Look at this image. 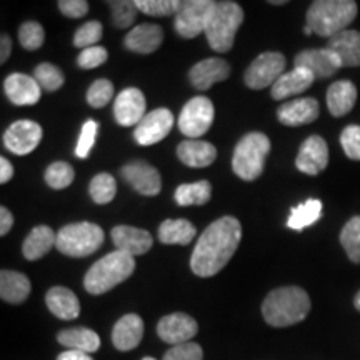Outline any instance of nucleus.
I'll return each mask as SVG.
<instances>
[{
  "instance_id": "1",
  "label": "nucleus",
  "mask_w": 360,
  "mask_h": 360,
  "mask_svg": "<svg viewBox=\"0 0 360 360\" xmlns=\"http://www.w3.org/2000/svg\"><path fill=\"white\" fill-rule=\"evenodd\" d=\"M242 238L236 217H222L205 229L191 257V269L199 277H214L233 257Z\"/></svg>"
},
{
  "instance_id": "2",
  "label": "nucleus",
  "mask_w": 360,
  "mask_h": 360,
  "mask_svg": "<svg viewBox=\"0 0 360 360\" xmlns=\"http://www.w3.org/2000/svg\"><path fill=\"white\" fill-rule=\"evenodd\" d=\"M310 312L309 294L300 287H281L265 297L262 315L272 327H289L302 322Z\"/></svg>"
},
{
  "instance_id": "3",
  "label": "nucleus",
  "mask_w": 360,
  "mask_h": 360,
  "mask_svg": "<svg viewBox=\"0 0 360 360\" xmlns=\"http://www.w3.org/2000/svg\"><path fill=\"white\" fill-rule=\"evenodd\" d=\"M135 270V260L132 255L125 252L114 250L107 254L105 257L97 260L87 270L84 277V287L89 294L102 295L105 292L122 283L132 276Z\"/></svg>"
},
{
  "instance_id": "4",
  "label": "nucleus",
  "mask_w": 360,
  "mask_h": 360,
  "mask_svg": "<svg viewBox=\"0 0 360 360\" xmlns=\"http://www.w3.org/2000/svg\"><path fill=\"white\" fill-rule=\"evenodd\" d=\"M357 17V4L352 0H317L307 11V25L321 37H335Z\"/></svg>"
},
{
  "instance_id": "5",
  "label": "nucleus",
  "mask_w": 360,
  "mask_h": 360,
  "mask_svg": "<svg viewBox=\"0 0 360 360\" xmlns=\"http://www.w3.org/2000/svg\"><path fill=\"white\" fill-rule=\"evenodd\" d=\"M242 22H244V11L237 2H229V0L215 2L205 30L207 42L215 52H229Z\"/></svg>"
},
{
  "instance_id": "6",
  "label": "nucleus",
  "mask_w": 360,
  "mask_h": 360,
  "mask_svg": "<svg viewBox=\"0 0 360 360\" xmlns=\"http://www.w3.org/2000/svg\"><path fill=\"white\" fill-rule=\"evenodd\" d=\"M270 152V141L262 132L244 135L237 143L232 157V170L237 177L247 182L259 179L264 172V164Z\"/></svg>"
},
{
  "instance_id": "7",
  "label": "nucleus",
  "mask_w": 360,
  "mask_h": 360,
  "mask_svg": "<svg viewBox=\"0 0 360 360\" xmlns=\"http://www.w3.org/2000/svg\"><path fill=\"white\" fill-rule=\"evenodd\" d=\"M103 244V231L97 224H69L57 232V250L69 257H87Z\"/></svg>"
},
{
  "instance_id": "8",
  "label": "nucleus",
  "mask_w": 360,
  "mask_h": 360,
  "mask_svg": "<svg viewBox=\"0 0 360 360\" xmlns=\"http://www.w3.org/2000/svg\"><path fill=\"white\" fill-rule=\"evenodd\" d=\"M214 103L207 97H193L184 105L179 117V129L188 139H199L209 132L214 122Z\"/></svg>"
},
{
  "instance_id": "9",
  "label": "nucleus",
  "mask_w": 360,
  "mask_h": 360,
  "mask_svg": "<svg viewBox=\"0 0 360 360\" xmlns=\"http://www.w3.org/2000/svg\"><path fill=\"white\" fill-rule=\"evenodd\" d=\"M215 2L212 0H188L184 2L177 15H175V32L184 39H195L205 34L210 13Z\"/></svg>"
},
{
  "instance_id": "10",
  "label": "nucleus",
  "mask_w": 360,
  "mask_h": 360,
  "mask_svg": "<svg viewBox=\"0 0 360 360\" xmlns=\"http://www.w3.org/2000/svg\"><path fill=\"white\" fill-rule=\"evenodd\" d=\"M285 57L278 52H264L245 70L244 80L252 90L270 87L285 74Z\"/></svg>"
},
{
  "instance_id": "11",
  "label": "nucleus",
  "mask_w": 360,
  "mask_h": 360,
  "mask_svg": "<svg viewBox=\"0 0 360 360\" xmlns=\"http://www.w3.org/2000/svg\"><path fill=\"white\" fill-rule=\"evenodd\" d=\"M42 141V127L34 120H17L4 134V146L15 155L34 152Z\"/></svg>"
},
{
  "instance_id": "12",
  "label": "nucleus",
  "mask_w": 360,
  "mask_h": 360,
  "mask_svg": "<svg viewBox=\"0 0 360 360\" xmlns=\"http://www.w3.org/2000/svg\"><path fill=\"white\" fill-rule=\"evenodd\" d=\"M174 127V115L169 109H155L146 114L134 130L139 146H154L167 137Z\"/></svg>"
},
{
  "instance_id": "13",
  "label": "nucleus",
  "mask_w": 360,
  "mask_h": 360,
  "mask_svg": "<svg viewBox=\"0 0 360 360\" xmlns=\"http://www.w3.org/2000/svg\"><path fill=\"white\" fill-rule=\"evenodd\" d=\"M120 175L135 192L141 195H157L162 188V179L160 174L157 172L155 167L143 160H134L125 164L120 169Z\"/></svg>"
},
{
  "instance_id": "14",
  "label": "nucleus",
  "mask_w": 360,
  "mask_h": 360,
  "mask_svg": "<svg viewBox=\"0 0 360 360\" xmlns=\"http://www.w3.org/2000/svg\"><path fill=\"white\" fill-rule=\"evenodd\" d=\"M146 96L139 89L129 87L122 90L115 98L114 117L120 127H137L146 117Z\"/></svg>"
},
{
  "instance_id": "15",
  "label": "nucleus",
  "mask_w": 360,
  "mask_h": 360,
  "mask_svg": "<svg viewBox=\"0 0 360 360\" xmlns=\"http://www.w3.org/2000/svg\"><path fill=\"white\" fill-rule=\"evenodd\" d=\"M197 332H199V326H197L195 319L182 312L165 315L157 326V335L160 337V340L172 345L187 344L197 335Z\"/></svg>"
},
{
  "instance_id": "16",
  "label": "nucleus",
  "mask_w": 360,
  "mask_h": 360,
  "mask_svg": "<svg viewBox=\"0 0 360 360\" xmlns=\"http://www.w3.org/2000/svg\"><path fill=\"white\" fill-rule=\"evenodd\" d=\"M295 67L309 70L315 79L332 77L337 70L342 69L340 58L330 49H314L297 53Z\"/></svg>"
},
{
  "instance_id": "17",
  "label": "nucleus",
  "mask_w": 360,
  "mask_h": 360,
  "mask_svg": "<svg viewBox=\"0 0 360 360\" xmlns=\"http://www.w3.org/2000/svg\"><path fill=\"white\" fill-rule=\"evenodd\" d=\"M328 164V147L321 135H312L300 146L295 165L302 174L317 175Z\"/></svg>"
},
{
  "instance_id": "18",
  "label": "nucleus",
  "mask_w": 360,
  "mask_h": 360,
  "mask_svg": "<svg viewBox=\"0 0 360 360\" xmlns=\"http://www.w3.org/2000/svg\"><path fill=\"white\" fill-rule=\"evenodd\" d=\"M231 75V65L222 58L210 57L197 62L188 72L191 84L199 90H209L214 84L222 82Z\"/></svg>"
},
{
  "instance_id": "19",
  "label": "nucleus",
  "mask_w": 360,
  "mask_h": 360,
  "mask_svg": "<svg viewBox=\"0 0 360 360\" xmlns=\"http://www.w3.org/2000/svg\"><path fill=\"white\" fill-rule=\"evenodd\" d=\"M112 240H114L117 250L125 252L132 257L146 254L154 244L152 236L147 231L130 227V225H117L112 229Z\"/></svg>"
},
{
  "instance_id": "20",
  "label": "nucleus",
  "mask_w": 360,
  "mask_h": 360,
  "mask_svg": "<svg viewBox=\"0 0 360 360\" xmlns=\"http://www.w3.org/2000/svg\"><path fill=\"white\" fill-rule=\"evenodd\" d=\"M319 102L312 97L297 98V101L285 102L278 107L277 117L281 124L289 125V127H297V125L312 124L314 120L319 119Z\"/></svg>"
},
{
  "instance_id": "21",
  "label": "nucleus",
  "mask_w": 360,
  "mask_h": 360,
  "mask_svg": "<svg viewBox=\"0 0 360 360\" xmlns=\"http://www.w3.org/2000/svg\"><path fill=\"white\" fill-rule=\"evenodd\" d=\"M8 101L15 105H35L40 101L42 89L34 77L25 74H11L4 82Z\"/></svg>"
},
{
  "instance_id": "22",
  "label": "nucleus",
  "mask_w": 360,
  "mask_h": 360,
  "mask_svg": "<svg viewBox=\"0 0 360 360\" xmlns=\"http://www.w3.org/2000/svg\"><path fill=\"white\" fill-rule=\"evenodd\" d=\"M143 337V321L137 314H127L120 317L112 330L114 347L120 352H127L141 344Z\"/></svg>"
},
{
  "instance_id": "23",
  "label": "nucleus",
  "mask_w": 360,
  "mask_h": 360,
  "mask_svg": "<svg viewBox=\"0 0 360 360\" xmlns=\"http://www.w3.org/2000/svg\"><path fill=\"white\" fill-rule=\"evenodd\" d=\"M164 30L155 24H141L134 27L124 40L125 49L137 53H152L162 45Z\"/></svg>"
},
{
  "instance_id": "24",
  "label": "nucleus",
  "mask_w": 360,
  "mask_h": 360,
  "mask_svg": "<svg viewBox=\"0 0 360 360\" xmlns=\"http://www.w3.org/2000/svg\"><path fill=\"white\" fill-rule=\"evenodd\" d=\"M314 80L315 77L309 70L294 67L272 85V97L276 101H283V98H289L292 96H299L314 84Z\"/></svg>"
},
{
  "instance_id": "25",
  "label": "nucleus",
  "mask_w": 360,
  "mask_h": 360,
  "mask_svg": "<svg viewBox=\"0 0 360 360\" xmlns=\"http://www.w3.org/2000/svg\"><path fill=\"white\" fill-rule=\"evenodd\" d=\"M177 155L187 167L202 169L214 164L217 159V148L204 141H184L177 147Z\"/></svg>"
},
{
  "instance_id": "26",
  "label": "nucleus",
  "mask_w": 360,
  "mask_h": 360,
  "mask_svg": "<svg viewBox=\"0 0 360 360\" xmlns=\"http://www.w3.org/2000/svg\"><path fill=\"white\" fill-rule=\"evenodd\" d=\"M327 49H330L340 58L342 67H360V32L344 30L335 37L328 39Z\"/></svg>"
},
{
  "instance_id": "27",
  "label": "nucleus",
  "mask_w": 360,
  "mask_h": 360,
  "mask_svg": "<svg viewBox=\"0 0 360 360\" xmlns=\"http://www.w3.org/2000/svg\"><path fill=\"white\" fill-rule=\"evenodd\" d=\"M45 302L51 312L60 321H74L80 314L77 295L67 287H52L45 295Z\"/></svg>"
},
{
  "instance_id": "28",
  "label": "nucleus",
  "mask_w": 360,
  "mask_h": 360,
  "mask_svg": "<svg viewBox=\"0 0 360 360\" xmlns=\"http://www.w3.org/2000/svg\"><path fill=\"white\" fill-rule=\"evenodd\" d=\"M57 245V233L47 225H37L30 231L22 245V254L27 260H39Z\"/></svg>"
},
{
  "instance_id": "29",
  "label": "nucleus",
  "mask_w": 360,
  "mask_h": 360,
  "mask_svg": "<svg viewBox=\"0 0 360 360\" xmlns=\"http://www.w3.org/2000/svg\"><path fill=\"white\" fill-rule=\"evenodd\" d=\"M357 89L350 80H339L327 90V107L334 117H344L354 109Z\"/></svg>"
},
{
  "instance_id": "30",
  "label": "nucleus",
  "mask_w": 360,
  "mask_h": 360,
  "mask_svg": "<svg viewBox=\"0 0 360 360\" xmlns=\"http://www.w3.org/2000/svg\"><path fill=\"white\" fill-rule=\"evenodd\" d=\"M29 277L20 272H13V270H2L0 272V297L4 302L8 304H22L25 302L27 297L30 295Z\"/></svg>"
},
{
  "instance_id": "31",
  "label": "nucleus",
  "mask_w": 360,
  "mask_h": 360,
  "mask_svg": "<svg viewBox=\"0 0 360 360\" xmlns=\"http://www.w3.org/2000/svg\"><path fill=\"white\" fill-rule=\"evenodd\" d=\"M57 340L69 350H79V352L94 354L101 349V337L87 327L65 328L57 334Z\"/></svg>"
},
{
  "instance_id": "32",
  "label": "nucleus",
  "mask_w": 360,
  "mask_h": 360,
  "mask_svg": "<svg viewBox=\"0 0 360 360\" xmlns=\"http://www.w3.org/2000/svg\"><path fill=\"white\" fill-rule=\"evenodd\" d=\"M195 225L186 219H167L159 227V240L167 245H187L195 237Z\"/></svg>"
},
{
  "instance_id": "33",
  "label": "nucleus",
  "mask_w": 360,
  "mask_h": 360,
  "mask_svg": "<svg viewBox=\"0 0 360 360\" xmlns=\"http://www.w3.org/2000/svg\"><path fill=\"white\" fill-rule=\"evenodd\" d=\"M322 215V202L317 199H309L304 204L294 207L290 210L289 220H287V227L292 231H304L309 225H312L321 219Z\"/></svg>"
},
{
  "instance_id": "34",
  "label": "nucleus",
  "mask_w": 360,
  "mask_h": 360,
  "mask_svg": "<svg viewBox=\"0 0 360 360\" xmlns=\"http://www.w3.org/2000/svg\"><path fill=\"white\" fill-rule=\"evenodd\" d=\"M210 197H212V187L207 180H200L195 184H182L175 191V202L180 207L205 205Z\"/></svg>"
},
{
  "instance_id": "35",
  "label": "nucleus",
  "mask_w": 360,
  "mask_h": 360,
  "mask_svg": "<svg viewBox=\"0 0 360 360\" xmlns=\"http://www.w3.org/2000/svg\"><path fill=\"white\" fill-rule=\"evenodd\" d=\"M89 193L96 204L98 205L109 204V202L114 200L117 193V184L114 177L107 172L97 174L96 177L92 179V182H90Z\"/></svg>"
},
{
  "instance_id": "36",
  "label": "nucleus",
  "mask_w": 360,
  "mask_h": 360,
  "mask_svg": "<svg viewBox=\"0 0 360 360\" xmlns=\"http://www.w3.org/2000/svg\"><path fill=\"white\" fill-rule=\"evenodd\" d=\"M340 244L355 264H360V217H352L340 232Z\"/></svg>"
},
{
  "instance_id": "37",
  "label": "nucleus",
  "mask_w": 360,
  "mask_h": 360,
  "mask_svg": "<svg viewBox=\"0 0 360 360\" xmlns=\"http://www.w3.org/2000/svg\"><path fill=\"white\" fill-rule=\"evenodd\" d=\"M75 172L74 167L67 162H53L45 170V182L49 187L56 188V191H62V188L69 187L74 182Z\"/></svg>"
},
{
  "instance_id": "38",
  "label": "nucleus",
  "mask_w": 360,
  "mask_h": 360,
  "mask_svg": "<svg viewBox=\"0 0 360 360\" xmlns=\"http://www.w3.org/2000/svg\"><path fill=\"white\" fill-rule=\"evenodd\" d=\"M34 79L37 80L40 89L47 90V92H56L64 85V74L60 69L49 62L37 65V69L34 70Z\"/></svg>"
},
{
  "instance_id": "39",
  "label": "nucleus",
  "mask_w": 360,
  "mask_h": 360,
  "mask_svg": "<svg viewBox=\"0 0 360 360\" xmlns=\"http://www.w3.org/2000/svg\"><path fill=\"white\" fill-rule=\"evenodd\" d=\"M137 8L147 15L152 17H167L175 13L177 15L184 2L180 0H137L135 2Z\"/></svg>"
},
{
  "instance_id": "40",
  "label": "nucleus",
  "mask_w": 360,
  "mask_h": 360,
  "mask_svg": "<svg viewBox=\"0 0 360 360\" xmlns=\"http://www.w3.org/2000/svg\"><path fill=\"white\" fill-rule=\"evenodd\" d=\"M109 6L112 11V24L117 29H127V27L134 24L139 12L135 2H130V0H115V2H109Z\"/></svg>"
},
{
  "instance_id": "41",
  "label": "nucleus",
  "mask_w": 360,
  "mask_h": 360,
  "mask_svg": "<svg viewBox=\"0 0 360 360\" xmlns=\"http://www.w3.org/2000/svg\"><path fill=\"white\" fill-rule=\"evenodd\" d=\"M19 40L25 51H37V49L42 47L45 40L44 27L35 20L25 22L19 29Z\"/></svg>"
},
{
  "instance_id": "42",
  "label": "nucleus",
  "mask_w": 360,
  "mask_h": 360,
  "mask_svg": "<svg viewBox=\"0 0 360 360\" xmlns=\"http://www.w3.org/2000/svg\"><path fill=\"white\" fill-rule=\"evenodd\" d=\"M112 97H114V85L107 79L96 80L87 90V102L94 109L105 107L112 101Z\"/></svg>"
},
{
  "instance_id": "43",
  "label": "nucleus",
  "mask_w": 360,
  "mask_h": 360,
  "mask_svg": "<svg viewBox=\"0 0 360 360\" xmlns=\"http://www.w3.org/2000/svg\"><path fill=\"white\" fill-rule=\"evenodd\" d=\"M102 32H103V27L101 22L90 20V22H87V24H84L82 27H80L77 32H75L74 45L75 47H80L82 51L89 47H96V44L102 39V35H103Z\"/></svg>"
},
{
  "instance_id": "44",
  "label": "nucleus",
  "mask_w": 360,
  "mask_h": 360,
  "mask_svg": "<svg viewBox=\"0 0 360 360\" xmlns=\"http://www.w3.org/2000/svg\"><path fill=\"white\" fill-rule=\"evenodd\" d=\"M97 129L98 125L96 120H87V122L82 125V132H80L77 147H75V155H77L79 159H87L90 155V150H92L94 143H96Z\"/></svg>"
},
{
  "instance_id": "45",
  "label": "nucleus",
  "mask_w": 360,
  "mask_h": 360,
  "mask_svg": "<svg viewBox=\"0 0 360 360\" xmlns=\"http://www.w3.org/2000/svg\"><path fill=\"white\" fill-rule=\"evenodd\" d=\"M340 143L349 159L360 160V125L345 127L340 134Z\"/></svg>"
},
{
  "instance_id": "46",
  "label": "nucleus",
  "mask_w": 360,
  "mask_h": 360,
  "mask_svg": "<svg viewBox=\"0 0 360 360\" xmlns=\"http://www.w3.org/2000/svg\"><path fill=\"white\" fill-rule=\"evenodd\" d=\"M107 58H109V52H107L103 47L96 45V47L84 49V51L79 53L77 64L80 69L90 70V69H97V67L105 64Z\"/></svg>"
},
{
  "instance_id": "47",
  "label": "nucleus",
  "mask_w": 360,
  "mask_h": 360,
  "mask_svg": "<svg viewBox=\"0 0 360 360\" xmlns=\"http://www.w3.org/2000/svg\"><path fill=\"white\" fill-rule=\"evenodd\" d=\"M204 352L202 347L195 342H187V344L174 345L172 349L167 350L162 360H202Z\"/></svg>"
},
{
  "instance_id": "48",
  "label": "nucleus",
  "mask_w": 360,
  "mask_h": 360,
  "mask_svg": "<svg viewBox=\"0 0 360 360\" xmlns=\"http://www.w3.org/2000/svg\"><path fill=\"white\" fill-rule=\"evenodd\" d=\"M58 11L69 19H80V17L87 15L89 4L85 0H60Z\"/></svg>"
},
{
  "instance_id": "49",
  "label": "nucleus",
  "mask_w": 360,
  "mask_h": 360,
  "mask_svg": "<svg viewBox=\"0 0 360 360\" xmlns=\"http://www.w3.org/2000/svg\"><path fill=\"white\" fill-rule=\"evenodd\" d=\"M13 225V215L7 207H0V236H7Z\"/></svg>"
},
{
  "instance_id": "50",
  "label": "nucleus",
  "mask_w": 360,
  "mask_h": 360,
  "mask_svg": "<svg viewBox=\"0 0 360 360\" xmlns=\"http://www.w3.org/2000/svg\"><path fill=\"white\" fill-rule=\"evenodd\" d=\"M12 177H13L12 164L6 159V157H2V159H0V182L7 184Z\"/></svg>"
},
{
  "instance_id": "51",
  "label": "nucleus",
  "mask_w": 360,
  "mask_h": 360,
  "mask_svg": "<svg viewBox=\"0 0 360 360\" xmlns=\"http://www.w3.org/2000/svg\"><path fill=\"white\" fill-rule=\"evenodd\" d=\"M0 64H6V60L8 58V56H11V51H12V40L8 35L4 34L2 39H0Z\"/></svg>"
},
{
  "instance_id": "52",
  "label": "nucleus",
  "mask_w": 360,
  "mask_h": 360,
  "mask_svg": "<svg viewBox=\"0 0 360 360\" xmlns=\"http://www.w3.org/2000/svg\"><path fill=\"white\" fill-rule=\"evenodd\" d=\"M57 360H94L89 354L79 352V350H65L58 355Z\"/></svg>"
},
{
  "instance_id": "53",
  "label": "nucleus",
  "mask_w": 360,
  "mask_h": 360,
  "mask_svg": "<svg viewBox=\"0 0 360 360\" xmlns=\"http://www.w3.org/2000/svg\"><path fill=\"white\" fill-rule=\"evenodd\" d=\"M354 304H355V309L360 310V292H359L357 295H355V299H354Z\"/></svg>"
},
{
  "instance_id": "54",
  "label": "nucleus",
  "mask_w": 360,
  "mask_h": 360,
  "mask_svg": "<svg viewBox=\"0 0 360 360\" xmlns=\"http://www.w3.org/2000/svg\"><path fill=\"white\" fill-rule=\"evenodd\" d=\"M270 4H272V6H283V4H287L285 0H270Z\"/></svg>"
},
{
  "instance_id": "55",
  "label": "nucleus",
  "mask_w": 360,
  "mask_h": 360,
  "mask_svg": "<svg viewBox=\"0 0 360 360\" xmlns=\"http://www.w3.org/2000/svg\"><path fill=\"white\" fill-rule=\"evenodd\" d=\"M304 34H305V35H310V34H314V30L310 29L309 25H305V27H304Z\"/></svg>"
},
{
  "instance_id": "56",
  "label": "nucleus",
  "mask_w": 360,
  "mask_h": 360,
  "mask_svg": "<svg viewBox=\"0 0 360 360\" xmlns=\"http://www.w3.org/2000/svg\"><path fill=\"white\" fill-rule=\"evenodd\" d=\"M142 360H155L154 357H146V359H142Z\"/></svg>"
}]
</instances>
